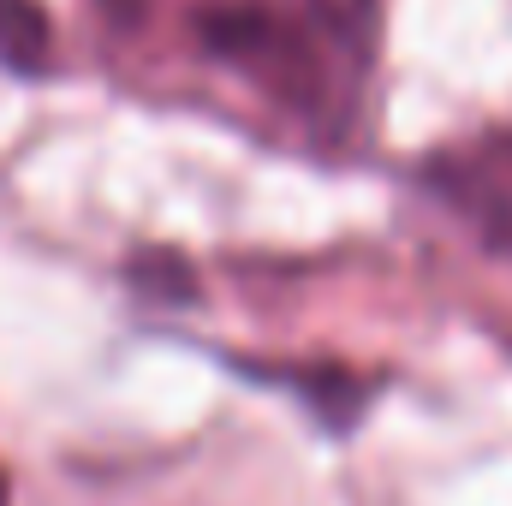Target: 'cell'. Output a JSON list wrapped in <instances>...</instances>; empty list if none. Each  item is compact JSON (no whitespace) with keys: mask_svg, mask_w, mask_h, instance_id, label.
I'll return each instance as SVG.
<instances>
[{"mask_svg":"<svg viewBox=\"0 0 512 506\" xmlns=\"http://www.w3.org/2000/svg\"><path fill=\"white\" fill-rule=\"evenodd\" d=\"M48 60V12L36 0H0V66L36 72Z\"/></svg>","mask_w":512,"mask_h":506,"instance_id":"obj_1","label":"cell"},{"mask_svg":"<svg viewBox=\"0 0 512 506\" xmlns=\"http://www.w3.org/2000/svg\"><path fill=\"white\" fill-rule=\"evenodd\" d=\"M0 506H6V483H0Z\"/></svg>","mask_w":512,"mask_h":506,"instance_id":"obj_2","label":"cell"}]
</instances>
